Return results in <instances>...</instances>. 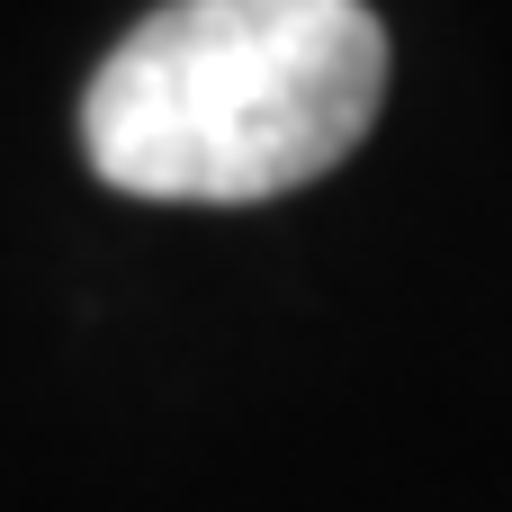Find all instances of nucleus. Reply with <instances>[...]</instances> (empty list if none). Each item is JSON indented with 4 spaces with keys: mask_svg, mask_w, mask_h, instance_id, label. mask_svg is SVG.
Wrapping results in <instances>:
<instances>
[{
    "mask_svg": "<svg viewBox=\"0 0 512 512\" xmlns=\"http://www.w3.org/2000/svg\"><path fill=\"white\" fill-rule=\"evenodd\" d=\"M387 99L360 0H162L90 72L81 144L126 198L252 207L324 180Z\"/></svg>",
    "mask_w": 512,
    "mask_h": 512,
    "instance_id": "obj_1",
    "label": "nucleus"
}]
</instances>
